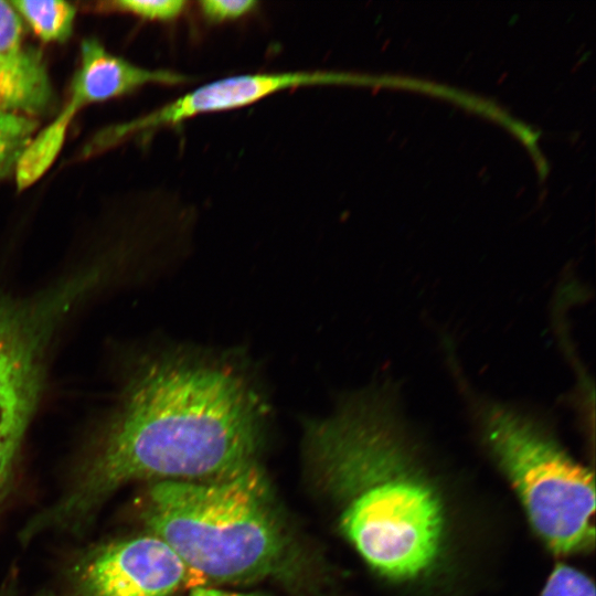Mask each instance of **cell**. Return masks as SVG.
Instances as JSON below:
<instances>
[{
  "instance_id": "6da1fadb",
  "label": "cell",
  "mask_w": 596,
  "mask_h": 596,
  "mask_svg": "<svg viewBox=\"0 0 596 596\" xmlns=\"http://www.w3.org/2000/svg\"><path fill=\"white\" fill-rule=\"evenodd\" d=\"M265 411L231 364L190 355L151 363L135 381L102 450L58 514L83 517L120 486L210 480L258 462Z\"/></svg>"
},
{
  "instance_id": "7a4b0ae2",
  "label": "cell",
  "mask_w": 596,
  "mask_h": 596,
  "mask_svg": "<svg viewBox=\"0 0 596 596\" xmlns=\"http://www.w3.org/2000/svg\"><path fill=\"white\" fill-rule=\"evenodd\" d=\"M392 389L345 400L306 425L315 486L337 512L341 533L384 577L405 581L436 562L445 507Z\"/></svg>"
},
{
  "instance_id": "3957f363",
  "label": "cell",
  "mask_w": 596,
  "mask_h": 596,
  "mask_svg": "<svg viewBox=\"0 0 596 596\" xmlns=\"http://www.w3.org/2000/svg\"><path fill=\"white\" fill-rule=\"evenodd\" d=\"M143 520L191 573L216 582L289 578L299 568L294 532L259 464L199 481H155Z\"/></svg>"
},
{
  "instance_id": "277c9868",
  "label": "cell",
  "mask_w": 596,
  "mask_h": 596,
  "mask_svg": "<svg viewBox=\"0 0 596 596\" xmlns=\"http://www.w3.org/2000/svg\"><path fill=\"white\" fill-rule=\"evenodd\" d=\"M481 439L513 487L528 520L557 554L587 552L595 540V481L533 417L512 406L477 407Z\"/></svg>"
},
{
  "instance_id": "5b68a950",
  "label": "cell",
  "mask_w": 596,
  "mask_h": 596,
  "mask_svg": "<svg viewBox=\"0 0 596 596\" xmlns=\"http://www.w3.org/2000/svg\"><path fill=\"white\" fill-rule=\"evenodd\" d=\"M354 81L350 75L328 71L257 72L224 76L199 85L143 116L104 129L89 142L88 149L95 153L134 136L180 125L196 116L244 108L280 92Z\"/></svg>"
},
{
  "instance_id": "8992f818",
  "label": "cell",
  "mask_w": 596,
  "mask_h": 596,
  "mask_svg": "<svg viewBox=\"0 0 596 596\" xmlns=\"http://www.w3.org/2000/svg\"><path fill=\"white\" fill-rule=\"evenodd\" d=\"M190 570L174 551L148 533L99 547L82 565L78 596H171Z\"/></svg>"
},
{
  "instance_id": "52a82bcc",
  "label": "cell",
  "mask_w": 596,
  "mask_h": 596,
  "mask_svg": "<svg viewBox=\"0 0 596 596\" xmlns=\"http://www.w3.org/2000/svg\"><path fill=\"white\" fill-rule=\"evenodd\" d=\"M193 77L170 70L136 65L108 52L96 39L81 44V61L70 88V98L60 110L72 119L85 106L119 97L147 85L183 86Z\"/></svg>"
},
{
  "instance_id": "ba28073f",
  "label": "cell",
  "mask_w": 596,
  "mask_h": 596,
  "mask_svg": "<svg viewBox=\"0 0 596 596\" xmlns=\"http://www.w3.org/2000/svg\"><path fill=\"white\" fill-rule=\"evenodd\" d=\"M53 98L45 65L24 67L0 60V109L35 117Z\"/></svg>"
},
{
  "instance_id": "9c48e42d",
  "label": "cell",
  "mask_w": 596,
  "mask_h": 596,
  "mask_svg": "<svg viewBox=\"0 0 596 596\" xmlns=\"http://www.w3.org/2000/svg\"><path fill=\"white\" fill-rule=\"evenodd\" d=\"M70 124L56 115L46 127L35 132L13 170L19 191L33 185L53 164L63 147Z\"/></svg>"
},
{
  "instance_id": "30bf717a",
  "label": "cell",
  "mask_w": 596,
  "mask_h": 596,
  "mask_svg": "<svg viewBox=\"0 0 596 596\" xmlns=\"http://www.w3.org/2000/svg\"><path fill=\"white\" fill-rule=\"evenodd\" d=\"M12 7L43 42H65L72 34L76 8L61 0H12Z\"/></svg>"
},
{
  "instance_id": "8fae6325",
  "label": "cell",
  "mask_w": 596,
  "mask_h": 596,
  "mask_svg": "<svg viewBox=\"0 0 596 596\" xmlns=\"http://www.w3.org/2000/svg\"><path fill=\"white\" fill-rule=\"evenodd\" d=\"M38 127L39 121L33 116L0 109V177L14 170Z\"/></svg>"
},
{
  "instance_id": "7c38bea8",
  "label": "cell",
  "mask_w": 596,
  "mask_h": 596,
  "mask_svg": "<svg viewBox=\"0 0 596 596\" xmlns=\"http://www.w3.org/2000/svg\"><path fill=\"white\" fill-rule=\"evenodd\" d=\"M0 60L24 67H39L44 63L39 52L25 47L23 23L10 1L0 0Z\"/></svg>"
},
{
  "instance_id": "4fadbf2b",
  "label": "cell",
  "mask_w": 596,
  "mask_h": 596,
  "mask_svg": "<svg viewBox=\"0 0 596 596\" xmlns=\"http://www.w3.org/2000/svg\"><path fill=\"white\" fill-rule=\"evenodd\" d=\"M188 7L185 0H114L100 2L97 9L127 13L146 21L170 22L179 19Z\"/></svg>"
},
{
  "instance_id": "5bb4252c",
  "label": "cell",
  "mask_w": 596,
  "mask_h": 596,
  "mask_svg": "<svg viewBox=\"0 0 596 596\" xmlns=\"http://www.w3.org/2000/svg\"><path fill=\"white\" fill-rule=\"evenodd\" d=\"M540 596H596V590L588 575L561 563L551 572Z\"/></svg>"
},
{
  "instance_id": "9a60e30c",
  "label": "cell",
  "mask_w": 596,
  "mask_h": 596,
  "mask_svg": "<svg viewBox=\"0 0 596 596\" xmlns=\"http://www.w3.org/2000/svg\"><path fill=\"white\" fill-rule=\"evenodd\" d=\"M259 3L255 0H201L198 2L203 19L211 24H222L243 19Z\"/></svg>"
},
{
  "instance_id": "2e32d148",
  "label": "cell",
  "mask_w": 596,
  "mask_h": 596,
  "mask_svg": "<svg viewBox=\"0 0 596 596\" xmlns=\"http://www.w3.org/2000/svg\"><path fill=\"white\" fill-rule=\"evenodd\" d=\"M189 596H267L259 593H235L216 588L196 586L191 589Z\"/></svg>"
}]
</instances>
